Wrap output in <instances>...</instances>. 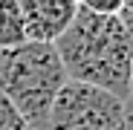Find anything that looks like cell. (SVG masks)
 Masks as SVG:
<instances>
[{
	"label": "cell",
	"mask_w": 133,
	"mask_h": 130,
	"mask_svg": "<svg viewBox=\"0 0 133 130\" xmlns=\"http://www.w3.org/2000/svg\"><path fill=\"white\" fill-rule=\"evenodd\" d=\"M70 81L93 84L127 101L133 35L119 15H96L78 6L72 23L52 43Z\"/></svg>",
	"instance_id": "6da1fadb"
},
{
	"label": "cell",
	"mask_w": 133,
	"mask_h": 130,
	"mask_svg": "<svg viewBox=\"0 0 133 130\" xmlns=\"http://www.w3.org/2000/svg\"><path fill=\"white\" fill-rule=\"evenodd\" d=\"M66 81V70L52 43L26 40L0 49V95L35 130L46 127L49 107Z\"/></svg>",
	"instance_id": "7a4b0ae2"
},
{
	"label": "cell",
	"mask_w": 133,
	"mask_h": 130,
	"mask_svg": "<svg viewBox=\"0 0 133 130\" xmlns=\"http://www.w3.org/2000/svg\"><path fill=\"white\" fill-rule=\"evenodd\" d=\"M127 101L93 84L66 81L46 116L43 130H122Z\"/></svg>",
	"instance_id": "3957f363"
},
{
	"label": "cell",
	"mask_w": 133,
	"mask_h": 130,
	"mask_svg": "<svg viewBox=\"0 0 133 130\" xmlns=\"http://www.w3.org/2000/svg\"><path fill=\"white\" fill-rule=\"evenodd\" d=\"M26 23V38L41 43H55L58 35L72 23L78 0H17Z\"/></svg>",
	"instance_id": "277c9868"
},
{
	"label": "cell",
	"mask_w": 133,
	"mask_h": 130,
	"mask_svg": "<svg viewBox=\"0 0 133 130\" xmlns=\"http://www.w3.org/2000/svg\"><path fill=\"white\" fill-rule=\"evenodd\" d=\"M26 23L17 0H0V49H12L26 43Z\"/></svg>",
	"instance_id": "5b68a950"
},
{
	"label": "cell",
	"mask_w": 133,
	"mask_h": 130,
	"mask_svg": "<svg viewBox=\"0 0 133 130\" xmlns=\"http://www.w3.org/2000/svg\"><path fill=\"white\" fill-rule=\"evenodd\" d=\"M0 130H35V127L20 116L3 95H0Z\"/></svg>",
	"instance_id": "8992f818"
},
{
	"label": "cell",
	"mask_w": 133,
	"mask_h": 130,
	"mask_svg": "<svg viewBox=\"0 0 133 130\" xmlns=\"http://www.w3.org/2000/svg\"><path fill=\"white\" fill-rule=\"evenodd\" d=\"M78 6L87 12H96V15H119L124 0H78Z\"/></svg>",
	"instance_id": "52a82bcc"
},
{
	"label": "cell",
	"mask_w": 133,
	"mask_h": 130,
	"mask_svg": "<svg viewBox=\"0 0 133 130\" xmlns=\"http://www.w3.org/2000/svg\"><path fill=\"white\" fill-rule=\"evenodd\" d=\"M119 20L124 23V29L133 35V0H124V6H122V12H119Z\"/></svg>",
	"instance_id": "ba28073f"
},
{
	"label": "cell",
	"mask_w": 133,
	"mask_h": 130,
	"mask_svg": "<svg viewBox=\"0 0 133 130\" xmlns=\"http://www.w3.org/2000/svg\"><path fill=\"white\" fill-rule=\"evenodd\" d=\"M122 130H133V101L127 98V113H124V127Z\"/></svg>",
	"instance_id": "9c48e42d"
},
{
	"label": "cell",
	"mask_w": 133,
	"mask_h": 130,
	"mask_svg": "<svg viewBox=\"0 0 133 130\" xmlns=\"http://www.w3.org/2000/svg\"><path fill=\"white\" fill-rule=\"evenodd\" d=\"M127 98L133 101V58H130V93H127Z\"/></svg>",
	"instance_id": "30bf717a"
}]
</instances>
